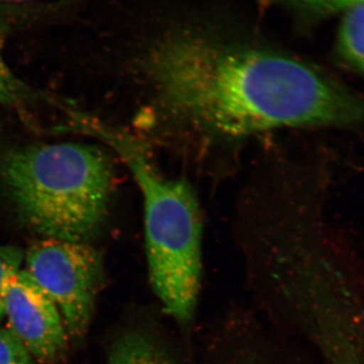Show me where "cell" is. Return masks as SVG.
<instances>
[{"instance_id": "cell-1", "label": "cell", "mask_w": 364, "mask_h": 364, "mask_svg": "<svg viewBox=\"0 0 364 364\" xmlns=\"http://www.w3.org/2000/svg\"><path fill=\"white\" fill-rule=\"evenodd\" d=\"M132 66L141 124L207 149L284 129L364 130V95L215 0H142Z\"/></svg>"}, {"instance_id": "cell-2", "label": "cell", "mask_w": 364, "mask_h": 364, "mask_svg": "<svg viewBox=\"0 0 364 364\" xmlns=\"http://www.w3.org/2000/svg\"><path fill=\"white\" fill-rule=\"evenodd\" d=\"M74 130L111 147L136 182L144 205L148 277L162 312L182 328L195 320L203 282V215L195 189L160 169L143 139L80 114Z\"/></svg>"}, {"instance_id": "cell-3", "label": "cell", "mask_w": 364, "mask_h": 364, "mask_svg": "<svg viewBox=\"0 0 364 364\" xmlns=\"http://www.w3.org/2000/svg\"><path fill=\"white\" fill-rule=\"evenodd\" d=\"M114 166L97 146L33 143L0 150V193L18 223L43 239L90 243L102 233Z\"/></svg>"}, {"instance_id": "cell-4", "label": "cell", "mask_w": 364, "mask_h": 364, "mask_svg": "<svg viewBox=\"0 0 364 364\" xmlns=\"http://www.w3.org/2000/svg\"><path fill=\"white\" fill-rule=\"evenodd\" d=\"M23 262L58 309L69 336H82L104 284L102 253L90 243L42 239L26 251Z\"/></svg>"}, {"instance_id": "cell-5", "label": "cell", "mask_w": 364, "mask_h": 364, "mask_svg": "<svg viewBox=\"0 0 364 364\" xmlns=\"http://www.w3.org/2000/svg\"><path fill=\"white\" fill-rule=\"evenodd\" d=\"M4 308L7 329L33 360L54 364L64 355L69 335L61 314L25 269L14 273L7 282Z\"/></svg>"}, {"instance_id": "cell-6", "label": "cell", "mask_w": 364, "mask_h": 364, "mask_svg": "<svg viewBox=\"0 0 364 364\" xmlns=\"http://www.w3.org/2000/svg\"><path fill=\"white\" fill-rule=\"evenodd\" d=\"M277 340L262 318L236 311L208 331L198 364H286Z\"/></svg>"}, {"instance_id": "cell-7", "label": "cell", "mask_w": 364, "mask_h": 364, "mask_svg": "<svg viewBox=\"0 0 364 364\" xmlns=\"http://www.w3.org/2000/svg\"><path fill=\"white\" fill-rule=\"evenodd\" d=\"M109 364H181L178 351L156 325L135 326L112 342Z\"/></svg>"}, {"instance_id": "cell-8", "label": "cell", "mask_w": 364, "mask_h": 364, "mask_svg": "<svg viewBox=\"0 0 364 364\" xmlns=\"http://www.w3.org/2000/svg\"><path fill=\"white\" fill-rule=\"evenodd\" d=\"M335 54L344 69L364 78V2L345 11Z\"/></svg>"}, {"instance_id": "cell-9", "label": "cell", "mask_w": 364, "mask_h": 364, "mask_svg": "<svg viewBox=\"0 0 364 364\" xmlns=\"http://www.w3.org/2000/svg\"><path fill=\"white\" fill-rule=\"evenodd\" d=\"M4 41H6V28L0 20V105L21 109L26 105H33L37 100H46L60 107L58 102L51 97L37 92L32 87L26 85L23 81L16 77V74L7 65L4 56Z\"/></svg>"}, {"instance_id": "cell-10", "label": "cell", "mask_w": 364, "mask_h": 364, "mask_svg": "<svg viewBox=\"0 0 364 364\" xmlns=\"http://www.w3.org/2000/svg\"><path fill=\"white\" fill-rule=\"evenodd\" d=\"M284 9L304 21L326 18L350 7L363 4L364 0H279Z\"/></svg>"}, {"instance_id": "cell-11", "label": "cell", "mask_w": 364, "mask_h": 364, "mask_svg": "<svg viewBox=\"0 0 364 364\" xmlns=\"http://www.w3.org/2000/svg\"><path fill=\"white\" fill-rule=\"evenodd\" d=\"M23 260L25 252L21 248L11 245H0V326L6 320L4 299L7 282L11 275L21 269Z\"/></svg>"}, {"instance_id": "cell-12", "label": "cell", "mask_w": 364, "mask_h": 364, "mask_svg": "<svg viewBox=\"0 0 364 364\" xmlns=\"http://www.w3.org/2000/svg\"><path fill=\"white\" fill-rule=\"evenodd\" d=\"M0 364H35L31 354L9 329H0Z\"/></svg>"}, {"instance_id": "cell-13", "label": "cell", "mask_w": 364, "mask_h": 364, "mask_svg": "<svg viewBox=\"0 0 364 364\" xmlns=\"http://www.w3.org/2000/svg\"><path fill=\"white\" fill-rule=\"evenodd\" d=\"M14 1H20V0H14Z\"/></svg>"}]
</instances>
